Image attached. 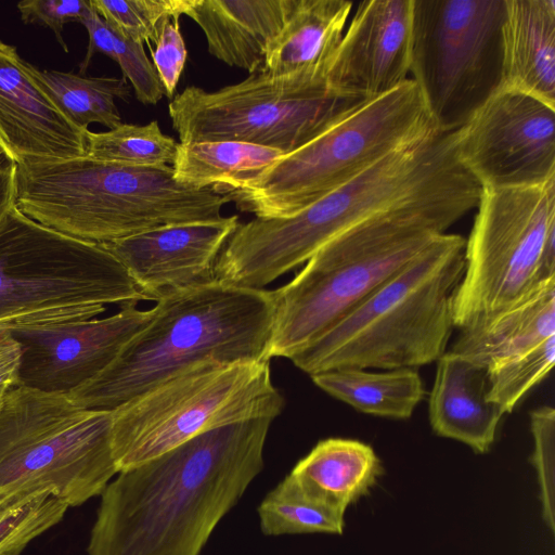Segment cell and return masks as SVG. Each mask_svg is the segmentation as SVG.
<instances>
[{
    "instance_id": "obj_1",
    "label": "cell",
    "mask_w": 555,
    "mask_h": 555,
    "mask_svg": "<svg viewBox=\"0 0 555 555\" xmlns=\"http://www.w3.org/2000/svg\"><path fill=\"white\" fill-rule=\"evenodd\" d=\"M272 422L219 427L118 473L101 494L88 555H199L262 470Z\"/></svg>"
},
{
    "instance_id": "obj_2",
    "label": "cell",
    "mask_w": 555,
    "mask_h": 555,
    "mask_svg": "<svg viewBox=\"0 0 555 555\" xmlns=\"http://www.w3.org/2000/svg\"><path fill=\"white\" fill-rule=\"evenodd\" d=\"M481 186L459 158L455 131H437L388 155L321 199L284 218H258L235 234L238 257L261 285L306 263L326 242L383 212L466 203Z\"/></svg>"
},
{
    "instance_id": "obj_3",
    "label": "cell",
    "mask_w": 555,
    "mask_h": 555,
    "mask_svg": "<svg viewBox=\"0 0 555 555\" xmlns=\"http://www.w3.org/2000/svg\"><path fill=\"white\" fill-rule=\"evenodd\" d=\"M98 376L67 395L87 410L112 412L203 362H270L273 292L214 280L172 292Z\"/></svg>"
},
{
    "instance_id": "obj_4",
    "label": "cell",
    "mask_w": 555,
    "mask_h": 555,
    "mask_svg": "<svg viewBox=\"0 0 555 555\" xmlns=\"http://www.w3.org/2000/svg\"><path fill=\"white\" fill-rule=\"evenodd\" d=\"M228 193L180 185L172 166L139 167L87 155L17 167L16 207L65 235L106 244L153 229L223 218Z\"/></svg>"
},
{
    "instance_id": "obj_5",
    "label": "cell",
    "mask_w": 555,
    "mask_h": 555,
    "mask_svg": "<svg viewBox=\"0 0 555 555\" xmlns=\"http://www.w3.org/2000/svg\"><path fill=\"white\" fill-rule=\"evenodd\" d=\"M473 208L449 203L390 210L326 242L272 291L270 358L292 359L311 345Z\"/></svg>"
},
{
    "instance_id": "obj_6",
    "label": "cell",
    "mask_w": 555,
    "mask_h": 555,
    "mask_svg": "<svg viewBox=\"0 0 555 555\" xmlns=\"http://www.w3.org/2000/svg\"><path fill=\"white\" fill-rule=\"evenodd\" d=\"M465 238L443 233L334 326L289 359L309 376L337 369H417L437 362L455 327L452 295Z\"/></svg>"
},
{
    "instance_id": "obj_7",
    "label": "cell",
    "mask_w": 555,
    "mask_h": 555,
    "mask_svg": "<svg viewBox=\"0 0 555 555\" xmlns=\"http://www.w3.org/2000/svg\"><path fill=\"white\" fill-rule=\"evenodd\" d=\"M437 131L418 87L409 78L264 169L227 183L221 192L258 218L288 217Z\"/></svg>"
},
{
    "instance_id": "obj_8",
    "label": "cell",
    "mask_w": 555,
    "mask_h": 555,
    "mask_svg": "<svg viewBox=\"0 0 555 555\" xmlns=\"http://www.w3.org/2000/svg\"><path fill=\"white\" fill-rule=\"evenodd\" d=\"M150 300L102 244L50 229L16 206L0 225V326L93 319Z\"/></svg>"
},
{
    "instance_id": "obj_9",
    "label": "cell",
    "mask_w": 555,
    "mask_h": 555,
    "mask_svg": "<svg viewBox=\"0 0 555 555\" xmlns=\"http://www.w3.org/2000/svg\"><path fill=\"white\" fill-rule=\"evenodd\" d=\"M112 412L16 386L0 399V498L44 492L78 506L118 474Z\"/></svg>"
},
{
    "instance_id": "obj_10",
    "label": "cell",
    "mask_w": 555,
    "mask_h": 555,
    "mask_svg": "<svg viewBox=\"0 0 555 555\" xmlns=\"http://www.w3.org/2000/svg\"><path fill=\"white\" fill-rule=\"evenodd\" d=\"M270 362L194 365L112 411V450L124 472L206 431L279 416Z\"/></svg>"
},
{
    "instance_id": "obj_11",
    "label": "cell",
    "mask_w": 555,
    "mask_h": 555,
    "mask_svg": "<svg viewBox=\"0 0 555 555\" xmlns=\"http://www.w3.org/2000/svg\"><path fill=\"white\" fill-rule=\"evenodd\" d=\"M464 270L452 295L455 327L494 315L555 280V178L481 189Z\"/></svg>"
},
{
    "instance_id": "obj_12",
    "label": "cell",
    "mask_w": 555,
    "mask_h": 555,
    "mask_svg": "<svg viewBox=\"0 0 555 555\" xmlns=\"http://www.w3.org/2000/svg\"><path fill=\"white\" fill-rule=\"evenodd\" d=\"M326 72L260 70L211 92L188 87L168 105L172 128L180 143L235 141L291 153L367 101L332 89Z\"/></svg>"
},
{
    "instance_id": "obj_13",
    "label": "cell",
    "mask_w": 555,
    "mask_h": 555,
    "mask_svg": "<svg viewBox=\"0 0 555 555\" xmlns=\"http://www.w3.org/2000/svg\"><path fill=\"white\" fill-rule=\"evenodd\" d=\"M504 0H413L410 73L441 131L502 85Z\"/></svg>"
},
{
    "instance_id": "obj_14",
    "label": "cell",
    "mask_w": 555,
    "mask_h": 555,
    "mask_svg": "<svg viewBox=\"0 0 555 555\" xmlns=\"http://www.w3.org/2000/svg\"><path fill=\"white\" fill-rule=\"evenodd\" d=\"M459 158L481 189L540 185L555 178V106L500 88L457 130Z\"/></svg>"
},
{
    "instance_id": "obj_15",
    "label": "cell",
    "mask_w": 555,
    "mask_h": 555,
    "mask_svg": "<svg viewBox=\"0 0 555 555\" xmlns=\"http://www.w3.org/2000/svg\"><path fill=\"white\" fill-rule=\"evenodd\" d=\"M151 314L131 305L101 319L11 327L22 348L18 386L69 395L106 369Z\"/></svg>"
},
{
    "instance_id": "obj_16",
    "label": "cell",
    "mask_w": 555,
    "mask_h": 555,
    "mask_svg": "<svg viewBox=\"0 0 555 555\" xmlns=\"http://www.w3.org/2000/svg\"><path fill=\"white\" fill-rule=\"evenodd\" d=\"M88 130L62 111L37 67L0 39V153L17 167L82 156Z\"/></svg>"
},
{
    "instance_id": "obj_17",
    "label": "cell",
    "mask_w": 555,
    "mask_h": 555,
    "mask_svg": "<svg viewBox=\"0 0 555 555\" xmlns=\"http://www.w3.org/2000/svg\"><path fill=\"white\" fill-rule=\"evenodd\" d=\"M412 11L413 0L360 2L328 64V86L371 100L406 81Z\"/></svg>"
},
{
    "instance_id": "obj_18",
    "label": "cell",
    "mask_w": 555,
    "mask_h": 555,
    "mask_svg": "<svg viewBox=\"0 0 555 555\" xmlns=\"http://www.w3.org/2000/svg\"><path fill=\"white\" fill-rule=\"evenodd\" d=\"M238 217L166 225L104 245L152 301L215 280L214 268Z\"/></svg>"
},
{
    "instance_id": "obj_19",
    "label": "cell",
    "mask_w": 555,
    "mask_h": 555,
    "mask_svg": "<svg viewBox=\"0 0 555 555\" xmlns=\"http://www.w3.org/2000/svg\"><path fill=\"white\" fill-rule=\"evenodd\" d=\"M295 0H184L183 14L203 30L208 52L250 74L263 70L271 43Z\"/></svg>"
},
{
    "instance_id": "obj_20",
    "label": "cell",
    "mask_w": 555,
    "mask_h": 555,
    "mask_svg": "<svg viewBox=\"0 0 555 555\" xmlns=\"http://www.w3.org/2000/svg\"><path fill=\"white\" fill-rule=\"evenodd\" d=\"M504 414L488 399L486 367L452 351L439 358L428 397L429 423L436 435L486 453Z\"/></svg>"
},
{
    "instance_id": "obj_21",
    "label": "cell",
    "mask_w": 555,
    "mask_h": 555,
    "mask_svg": "<svg viewBox=\"0 0 555 555\" xmlns=\"http://www.w3.org/2000/svg\"><path fill=\"white\" fill-rule=\"evenodd\" d=\"M502 85L555 106V0H504Z\"/></svg>"
},
{
    "instance_id": "obj_22",
    "label": "cell",
    "mask_w": 555,
    "mask_h": 555,
    "mask_svg": "<svg viewBox=\"0 0 555 555\" xmlns=\"http://www.w3.org/2000/svg\"><path fill=\"white\" fill-rule=\"evenodd\" d=\"M554 336L555 280L518 304L460 328L450 351L487 367Z\"/></svg>"
},
{
    "instance_id": "obj_23",
    "label": "cell",
    "mask_w": 555,
    "mask_h": 555,
    "mask_svg": "<svg viewBox=\"0 0 555 555\" xmlns=\"http://www.w3.org/2000/svg\"><path fill=\"white\" fill-rule=\"evenodd\" d=\"M352 4L348 0H295L283 28L270 46L263 70L283 76L327 69Z\"/></svg>"
},
{
    "instance_id": "obj_24",
    "label": "cell",
    "mask_w": 555,
    "mask_h": 555,
    "mask_svg": "<svg viewBox=\"0 0 555 555\" xmlns=\"http://www.w3.org/2000/svg\"><path fill=\"white\" fill-rule=\"evenodd\" d=\"M382 474L371 446L345 438L319 441L289 473L307 494L343 513L367 494Z\"/></svg>"
},
{
    "instance_id": "obj_25",
    "label": "cell",
    "mask_w": 555,
    "mask_h": 555,
    "mask_svg": "<svg viewBox=\"0 0 555 555\" xmlns=\"http://www.w3.org/2000/svg\"><path fill=\"white\" fill-rule=\"evenodd\" d=\"M315 386L354 410L378 417L406 420L425 398L416 369L372 372L337 369L310 376Z\"/></svg>"
},
{
    "instance_id": "obj_26",
    "label": "cell",
    "mask_w": 555,
    "mask_h": 555,
    "mask_svg": "<svg viewBox=\"0 0 555 555\" xmlns=\"http://www.w3.org/2000/svg\"><path fill=\"white\" fill-rule=\"evenodd\" d=\"M282 155L276 150L235 141L179 142L173 178L184 188H215L221 192L227 183L264 169Z\"/></svg>"
},
{
    "instance_id": "obj_27",
    "label": "cell",
    "mask_w": 555,
    "mask_h": 555,
    "mask_svg": "<svg viewBox=\"0 0 555 555\" xmlns=\"http://www.w3.org/2000/svg\"><path fill=\"white\" fill-rule=\"evenodd\" d=\"M37 74L62 111L79 127L99 124L108 130L121 125L116 99L128 100L127 80L91 77L70 72L39 69Z\"/></svg>"
},
{
    "instance_id": "obj_28",
    "label": "cell",
    "mask_w": 555,
    "mask_h": 555,
    "mask_svg": "<svg viewBox=\"0 0 555 555\" xmlns=\"http://www.w3.org/2000/svg\"><path fill=\"white\" fill-rule=\"evenodd\" d=\"M266 535L335 533L344 530L345 513L307 494L288 474L258 506Z\"/></svg>"
},
{
    "instance_id": "obj_29",
    "label": "cell",
    "mask_w": 555,
    "mask_h": 555,
    "mask_svg": "<svg viewBox=\"0 0 555 555\" xmlns=\"http://www.w3.org/2000/svg\"><path fill=\"white\" fill-rule=\"evenodd\" d=\"M178 142L165 134L157 120L146 125L121 124L118 127L86 135L85 155L109 163L139 167L172 166Z\"/></svg>"
},
{
    "instance_id": "obj_30",
    "label": "cell",
    "mask_w": 555,
    "mask_h": 555,
    "mask_svg": "<svg viewBox=\"0 0 555 555\" xmlns=\"http://www.w3.org/2000/svg\"><path fill=\"white\" fill-rule=\"evenodd\" d=\"M555 361V336L531 348L493 361L486 367L488 399L506 413L552 371Z\"/></svg>"
},
{
    "instance_id": "obj_31",
    "label": "cell",
    "mask_w": 555,
    "mask_h": 555,
    "mask_svg": "<svg viewBox=\"0 0 555 555\" xmlns=\"http://www.w3.org/2000/svg\"><path fill=\"white\" fill-rule=\"evenodd\" d=\"M67 508L64 502L44 492L0 498V555H18L59 524Z\"/></svg>"
},
{
    "instance_id": "obj_32",
    "label": "cell",
    "mask_w": 555,
    "mask_h": 555,
    "mask_svg": "<svg viewBox=\"0 0 555 555\" xmlns=\"http://www.w3.org/2000/svg\"><path fill=\"white\" fill-rule=\"evenodd\" d=\"M112 28L139 41L156 43L169 17L183 15L184 0H90Z\"/></svg>"
},
{
    "instance_id": "obj_33",
    "label": "cell",
    "mask_w": 555,
    "mask_h": 555,
    "mask_svg": "<svg viewBox=\"0 0 555 555\" xmlns=\"http://www.w3.org/2000/svg\"><path fill=\"white\" fill-rule=\"evenodd\" d=\"M111 27V26H109ZM113 57L130 81L135 98L145 105H155L165 91L153 63L146 56L143 43L135 41L112 28Z\"/></svg>"
},
{
    "instance_id": "obj_34",
    "label": "cell",
    "mask_w": 555,
    "mask_h": 555,
    "mask_svg": "<svg viewBox=\"0 0 555 555\" xmlns=\"http://www.w3.org/2000/svg\"><path fill=\"white\" fill-rule=\"evenodd\" d=\"M530 429L533 437V464L538 470L543 495L545 518L553 529V472L555 449V411L542 405L530 413Z\"/></svg>"
},
{
    "instance_id": "obj_35",
    "label": "cell",
    "mask_w": 555,
    "mask_h": 555,
    "mask_svg": "<svg viewBox=\"0 0 555 555\" xmlns=\"http://www.w3.org/2000/svg\"><path fill=\"white\" fill-rule=\"evenodd\" d=\"M16 7L25 24L48 27L65 52H68L63 37L65 24L81 23L92 10L90 0H24Z\"/></svg>"
},
{
    "instance_id": "obj_36",
    "label": "cell",
    "mask_w": 555,
    "mask_h": 555,
    "mask_svg": "<svg viewBox=\"0 0 555 555\" xmlns=\"http://www.w3.org/2000/svg\"><path fill=\"white\" fill-rule=\"evenodd\" d=\"M179 18L169 17L163 23L155 50L152 51L153 65L168 98H172L176 91L188 56Z\"/></svg>"
},
{
    "instance_id": "obj_37",
    "label": "cell",
    "mask_w": 555,
    "mask_h": 555,
    "mask_svg": "<svg viewBox=\"0 0 555 555\" xmlns=\"http://www.w3.org/2000/svg\"><path fill=\"white\" fill-rule=\"evenodd\" d=\"M22 348L11 330L0 326V397L20 384Z\"/></svg>"
},
{
    "instance_id": "obj_38",
    "label": "cell",
    "mask_w": 555,
    "mask_h": 555,
    "mask_svg": "<svg viewBox=\"0 0 555 555\" xmlns=\"http://www.w3.org/2000/svg\"><path fill=\"white\" fill-rule=\"evenodd\" d=\"M80 24L85 26L89 37L87 52L79 69V74L85 75L96 53H102L109 59L113 57V34L111 27L96 13L93 7Z\"/></svg>"
},
{
    "instance_id": "obj_39",
    "label": "cell",
    "mask_w": 555,
    "mask_h": 555,
    "mask_svg": "<svg viewBox=\"0 0 555 555\" xmlns=\"http://www.w3.org/2000/svg\"><path fill=\"white\" fill-rule=\"evenodd\" d=\"M17 166L0 153V225L16 206Z\"/></svg>"
},
{
    "instance_id": "obj_40",
    "label": "cell",
    "mask_w": 555,
    "mask_h": 555,
    "mask_svg": "<svg viewBox=\"0 0 555 555\" xmlns=\"http://www.w3.org/2000/svg\"><path fill=\"white\" fill-rule=\"evenodd\" d=\"M0 399H1V397H0Z\"/></svg>"
}]
</instances>
